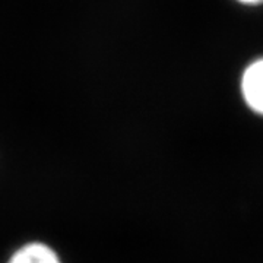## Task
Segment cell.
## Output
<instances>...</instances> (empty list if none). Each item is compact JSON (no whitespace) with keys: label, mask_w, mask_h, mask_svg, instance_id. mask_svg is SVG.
Returning <instances> with one entry per match:
<instances>
[{"label":"cell","mask_w":263,"mask_h":263,"mask_svg":"<svg viewBox=\"0 0 263 263\" xmlns=\"http://www.w3.org/2000/svg\"><path fill=\"white\" fill-rule=\"evenodd\" d=\"M238 92L246 108L263 117V54L250 59L238 78Z\"/></svg>","instance_id":"cell-1"},{"label":"cell","mask_w":263,"mask_h":263,"mask_svg":"<svg viewBox=\"0 0 263 263\" xmlns=\"http://www.w3.org/2000/svg\"><path fill=\"white\" fill-rule=\"evenodd\" d=\"M8 263H62V260L50 246L28 243L12 254Z\"/></svg>","instance_id":"cell-2"},{"label":"cell","mask_w":263,"mask_h":263,"mask_svg":"<svg viewBox=\"0 0 263 263\" xmlns=\"http://www.w3.org/2000/svg\"><path fill=\"white\" fill-rule=\"evenodd\" d=\"M238 8L246 10L260 9L263 8V0H231Z\"/></svg>","instance_id":"cell-3"}]
</instances>
